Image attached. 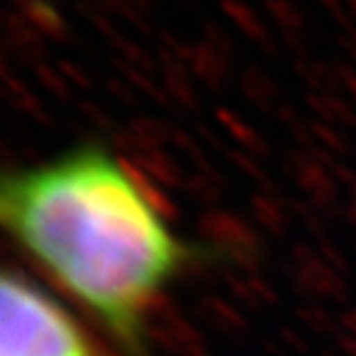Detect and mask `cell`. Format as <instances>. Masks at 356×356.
<instances>
[{
    "label": "cell",
    "instance_id": "cell-1",
    "mask_svg": "<svg viewBox=\"0 0 356 356\" xmlns=\"http://www.w3.org/2000/svg\"><path fill=\"white\" fill-rule=\"evenodd\" d=\"M0 218L22 255L102 324L122 356H151L161 297L216 260L213 248L178 235L144 181L97 141L6 173Z\"/></svg>",
    "mask_w": 356,
    "mask_h": 356
},
{
    "label": "cell",
    "instance_id": "cell-2",
    "mask_svg": "<svg viewBox=\"0 0 356 356\" xmlns=\"http://www.w3.org/2000/svg\"><path fill=\"white\" fill-rule=\"evenodd\" d=\"M0 356H102L62 302L25 273L6 270L0 287Z\"/></svg>",
    "mask_w": 356,
    "mask_h": 356
}]
</instances>
